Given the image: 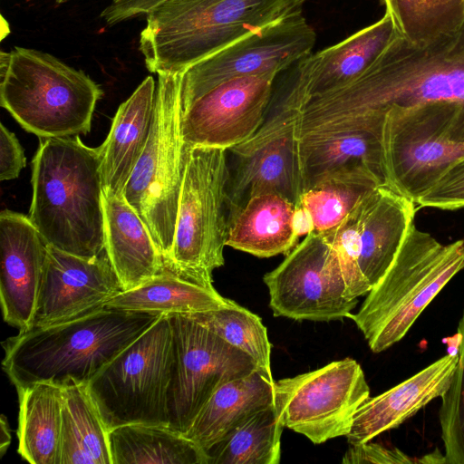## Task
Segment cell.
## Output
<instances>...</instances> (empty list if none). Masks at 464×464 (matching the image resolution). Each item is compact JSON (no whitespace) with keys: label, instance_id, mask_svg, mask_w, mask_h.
I'll return each instance as SVG.
<instances>
[{"label":"cell","instance_id":"44dd1931","mask_svg":"<svg viewBox=\"0 0 464 464\" xmlns=\"http://www.w3.org/2000/svg\"><path fill=\"white\" fill-rule=\"evenodd\" d=\"M458 353H449L390 390L369 397L357 410L349 444L371 441L381 433L398 428L450 388Z\"/></svg>","mask_w":464,"mask_h":464},{"label":"cell","instance_id":"f1b7e54d","mask_svg":"<svg viewBox=\"0 0 464 464\" xmlns=\"http://www.w3.org/2000/svg\"><path fill=\"white\" fill-rule=\"evenodd\" d=\"M228 298L213 285H203L169 270L130 290L121 291L105 304L108 308L159 314H190L225 307Z\"/></svg>","mask_w":464,"mask_h":464},{"label":"cell","instance_id":"8d00e7d4","mask_svg":"<svg viewBox=\"0 0 464 464\" xmlns=\"http://www.w3.org/2000/svg\"><path fill=\"white\" fill-rule=\"evenodd\" d=\"M431 39L459 30L464 24V0H420Z\"/></svg>","mask_w":464,"mask_h":464},{"label":"cell","instance_id":"5b68a950","mask_svg":"<svg viewBox=\"0 0 464 464\" xmlns=\"http://www.w3.org/2000/svg\"><path fill=\"white\" fill-rule=\"evenodd\" d=\"M464 269V240L444 245L412 222L391 266L351 314L370 349L400 342L420 314Z\"/></svg>","mask_w":464,"mask_h":464},{"label":"cell","instance_id":"b9f144b4","mask_svg":"<svg viewBox=\"0 0 464 464\" xmlns=\"http://www.w3.org/2000/svg\"><path fill=\"white\" fill-rule=\"evenodd\" d=\"M0 455L3 456L10 445L11 435L6 418L2 415L0 426Z\"/></svg>","mask_w":464,"mask_h":464},{"label":"cell","instance_id":"cb8c5ba5","mask_svg":"<svg viewBox=\"0 0 464 464\" xmlns=\"http://www.w3.org/2000/svg\"><path fill=\"white\" fill-rule=\"evenodd\" d=\"M274 383L257 369L222 384L185 435L207 451L251 415L275 404Z\"/></svg>","mask_w":464,"mask_h":464},{"label":"cell","instance_id":"5bb4252c","mask_svg":"<svg viewBox=\"0 0 464 464\" xmlns=\"http://www.w3.org/2000/svg\"><path fill=\"white\" fill-rule=\"evenodd\" d=\"M263 280L275 316L298 321L341 320L350 318L358 303L346 297L339 259L317 232L305 236Z\"/></svg>","mask_w":464,"mask_h":464},{"label":"cell","instance_id":"74e56055","mask_svg":"<svg viewBox=\"0 0 464 464\" xmlns=\"http://www.w3.org/2000/svg\"><path fill=\"white\" fill-rule=\"evenodd\" d=\"M343 464H411L418 463L399 449L372 442L350 444L342 459Z\"/></svg>","mask_w":464,"mask_h":464},{"label":"cell","instance_id":"4dcf8cb0","mask_svg":"<svg viewBox=\"0 0 464 464\" xmlns=\"http://www.w3.org/2000/svg\"><path fill=\"white\" fill-rule=\"evenodd\" d=\"M382 185L367 167L347 166L314 178L297 203L310 213L314 232L321 233L337 226L365 197Z\"/></svg>","mask_w":464,"mask_h":464},{"label":"cell","instance_id":"7c38bea8","mask_svg":"<svg viewBox=\"0 0 464 464\" xmlns=\"http://www.w3.org/2000/svg\"><path fill=\"white\" fill-rule=\"evenodd\" d=\"M173 336L169 427L185 434L222 384L257 370L253 359L189 314H169Z\"/></svg>","mask_w":464,"mask_h":464},{"label":"cell","instance_id":"2e32d148","mask_svg":"<svg viewBox=\"0 0 464 464\" xmlns=\"http://www.w3.org/2000/svg\"><path fill=\"white\" fill-rule=\"evenodd\" d=\"M276 76L232 79L189 102H179L183 142L189 148L229 150L251 138L265 122Z\"/></svg>","mask_w":464,"mask_h":464},{"label":"cell","instance_id":"ba28073f","mask_svg":"<svg viewBox=\"0 0 464 464\" xmlns=\"http://www.w3.org/2000/svg\"><path fill=\"white\" fill-rule=\"evenodd\" d=\"M226 150L189 149L167 270L188 280L213 285L212 273L225 263L228 233Z\"/></svg>","mask_w":464,"mask_h":464},{"label":"cell","instance_id":"836d02e7","mask_svg":"<svg viewBox=\"0 0 464 464\" xmlns=\"http://www.w3.org/2000/svg\"><path fill=\"white\" fill-rule=\"evenodd\" d=\"M458 363L441 397L439 420L447 464H464V311L459 322Z\"/></svg>","mask_w":464,"mask_h":464},{"label":"cell","instance_id":"7a4b0ae2","mask_svg":"<svg viewBox=\"0 0 464 464\" xmlns=\"http://www.w3.org/2000/svg\"><path fill=\"white\" fill-rule=\"evenodd\" d=\"M160 316L103 307L34 326L2 343V367L15 388L37 382L88 383Z\"/></svg>","mask_w":464,"mask_h":464},{"label":"cell","instance_id":"6da1fadb","mask_svg":"<svg viewBox=\"0 0 464 464\" xmlns=\"http://www.w3.org/2000/svg\"><path fill=\"white\" fill-rule=\"evenodd\" d=\"M436 102L464 111V24L422 44L400 35L357 80L305 103L298 130L301 136L346 126L382 127L392 107Z\"/></svg>","mask_w":464,"mask_h":464},{"label":"cell","instance_id":"30bf717a","mask_svg":"<svg viewBox=\"0 0 464 464\" xmlns=\"http://www.w3.org/2000/svg\"><path fill=\"white\" fill-rule=\"evenodd\" d=\"M179 73H159L154 121L123 197L149 229L165 264L169 257L189 147L179 123Z\"/></svg>","mask_w":464,"mask_h":464},{"label":"cell","instance_id":"83f0119b","mask_svg":"<svg viewBox=\"0 0 464 464\" xmlns=\"http://www.w3.org/2000/svg\"><path fill=\"white\" fill-rule=\"evenodd\" d=\"M59 464H112L109 429L87 383L63 386Z\"/></svg>","mask_w":464,"mask_h":464},{"label":"cell","instance_id":"ffe728a7","mask_svg":"<svg viewBox=\"0 0 464 464\" xmlns=\"http://www.w3.org/2000/svg\"><path fill=\"white\" fill-rule=\"evenodd\" d=\"M414 217L415 203L385 185L361 201L356 254L362 295L385 274Z\"/></svg>","mask_w":464,"mask_h":464},{"label":"cell","instance_id":"ac0fdd59","mask_svg":"<svg viewBox=\"0 0 464 464\" xmlns=\"http://www.w3.org/2000/svg\"><path fill=\"white\" fill-rule=\"evenodd\" d=\"M400 35L385 13L378 22L342 42L296 63L295 81L280 107L300 111L309 101L337 91L361 77Z\"/></svg>","mask_w":464,"mask_h":464},{"label":"cell","instance_id":"8992f818","mask_svg":"<svg viewBox=\"0 0 464 464\" xmlns=\"http://www.w3.org/2000/svg\"><path fill=\"white\" fill-rule=\"evenodd\" d=\"M103 92L53 55L15 46L0 53V104L39 138L87 134Z\"/></svg>","mask_w":464,"mask_h":464},{"label":"cell","instance_id":"3957f363","mask_svg":"<svg viewBox=\"0 0 464 464\" xmlns=\"http://www.w3.org/2000/svg\"><path fill=\"white\" fill-rule=\"evenodd\" d=\"M28 218L45 241L63 252L93 257L105 250L103 187L98 147L79 135L40 138L33 160Z\"/></svg>","mask_w":464,"mask_h":464},{"label":"cell","instance_id":"60d3db41","mask_svg":"<svg viewBox=\"0 0 464 464\" xmlns=\"http://www.w3.org/2000/svg\"><path fill=\"white\" fill-rule=\"evenodd\" d=\"M294 227L298 237L314 232V226L310 213L299 203L295 205Z\"/></svg>","mask_w":464,"mask_h":464},{"label":"cell","instance_id":"d590c367","mask_svg":"<svg viewBox=\"0 0 464 464\" xmlns=\"http://www.w3.org/2000/svg\"><path fill=\"white\" fill-rule=\"evenodd\" d=\"M402 37L414 44L432 40L429 34L420 0H382Z\"/></svg>","mask_w":464,"mask_h":464},{"label":"cell","instance_id":"4fadbf2b","mask_svg":"<svg viewBox=\"0 0 464 464\" xmlns=\"http://www.w3.org/2000/svg\"><path fill=\"white\" fill-rule=\"evenodd\" d=\"M316 41L302 13L272 22L179 72V102L239 77L275 74L307 55Z\"/></svg>","mask_w":464,"mask_h":464},{"label":"cell","instance_id":"e575fe53","mask_svg":"<svg viewBox=\"0 0 464 464\" xmlns=\"http://www.w3.org/2000/svg\"><path fill=\"white\" fill-rule=\"evenodd\" d=\"M416 204L444 210L464 208V157L451 165Z\"/></svg>","mask_w":464,"mask_h":464},{"label":"cell","instance_id":"7402d4cb","mask_svg":"<svg viewBox=\"0 0 464 464\" xmlns=\"http://www.w3.org/2000/svg\"><path fill=\"white\" fill-rule=\"evenodd\" d=\"M157 83L146 77L118 108L104 142L98 147L103 193L123 196L125 186L150 136Z\"/></svg>","mask_w":464,"mask_h":464},{"label":"cell","instance_id":"d4e9b609","mask_svg":"<svg viewBox=\"0 0 464 464\" xmlns=\"http://www.w3.org/2000/svg\"><path fill=\"white\" fill-rule=\"evenodd\" d=\"M295 204L274 192L251 197L228 222L227 246L258 257L287 255L298 242Z\"/></svg>","mask_w":464,"mask_h":464},{"label":"cell","instance_id":"4316f807","mask_svg":"<svg viewBox=\"0 0 464 464\" xmlns=\"http://www.w3.org/2000/svg\"><path fill=\"white\" fill-rule=\"evenodd\" d=\"M382 129L348 127L301 135L310 182L316 177L352 165H363L385 185Z\"/></svg>","mask_w":464,"mask_h":464},{"label":"cell","instance_id":"8fae6325","mask_svg":"<svg viewBox=\"0 0 464 464\" xmlns=\"http://www.w3.org/2000/svg\"><path fill=\"white\" fill-rule=\"evenodd\" d=\"M274 389L283 426L314 444L347 436L357 410L370 397L361 365L349 357L276 381Z\"/></svg>","mask_w":464,"mask_h":464},{"label":"cell","instance_id":"603a6c76","mask_svg":"<svg viewBox=\"0 0 464 464\" xmlns=\"http://www.w3.org/2000/svg\"><path fill=\"white\" fill-rule=\"evenodd\" d=\"M105 249L123 291L167 271L149 229L123 196L103 193Z\"/></svg>","mask_w":464,"mask_h":464},{"label":"cell","instance_id":"d6a6232c","mask_svg":"<svg viewBox=\"0 0 464 464\" xmlns=\"http://www.w3.org/2000/svg\"><path fill=\"white\" fill-rule=\"evenodd\" d=\"M196 321L249 355L271 382V343L261 318L228 299L220 309L190 314Z\"/></svg>","mask_w":464,"mask_h":464},{"label":"cell","instance_id":"f35d334b","mask_svg":"<svg viewBox=\"0 0 464 464\" xmlns=\"http://www.w3.org/2000/svg\"><path fill=\"white\" fill-rule=\"evenodd\" d=\"M26 165L24 149L15 134L0 124V180L18 178Z\"/></svg>","mask_w":464,"mask_h":464},{"label":"cell","instance_id":"277c9868","mask_svg":"<svg viewBox=\"0 0 464 464\" xmlns=\"http://www.w3.org/2000/svg\"><path fill=\"white\" fill-rule=\"evenodd\" d=\"M305 0H166L146 14L140 51L148 70L179 73L241 37L303 13Z\"/></svg>","mask_w":464,"mask_h":464},{"label":"cell","instance_id":"7bdbcfd3","mask_svg":"<svg viewBox=\"0 0 464 464\" xmlns=\"http://www.w3.org/2000/svg\"><path fill=\"white\" fill-rule=\"evenodd\" d=\"M417 460L418 463H446L444 454L442 455L439 450L429 453Z\"/></svg>","mask_w":464,"mask_h":464},{"label":"cell","instance_id":"9a60e30c","mask_svg":"<svg viewBox=\"0 0 464 464\" xmlns=\"http://www.w3.org/2000/svg\"><path fill=\"white\" fill-rule=\"evenodd\" d=\"M299 111L281 108L248 140L229 150L237 157L227 187L228 222L258 194H280L295 205L309 186Z\"/></svg>","mask_w":464,"mask_h":464},{"label":"cell","instance_id":"9c48e42d","mask_svg":"<svg viewBox=\"0 0 464 464\" xmlns=\"http://www.w3.org/2000/svg\"><path fill=\"white\" fill-rule=\"evenodd\" d=\"M172 368V329L163 314L87 383L109 430L131 423L169 426Z\"/></svg>","mask_w":464,"mask_h":464},{"label":"cell","instance_id":"ee69618b","mask_svg":"<svg viewBox=\"0 0 464 464\" xmlns=\"http://www.w3.org/2000/svg\"><path fill=\"white\" fill-rule=\"evenodd\" d=\"M57 4H63V3H65L69 0H55Z\"/></svg>","mask_w":464,"mask_h":464},{"label":"cell","instance_id":"1f68e13d","mask_svg":"<svg viewBox=\"0 0 464 464\" xmlns=\"http://www.w3.org/2000/svg\"><path fill=\"white\" fill-rule=\"evenodd\" d=\"M284 428L275 404L262 409L206 451L208 464H278Z\"/></svg>","mask_w":464,"mask_h":464},{"label":"cell","instance_id":"f546056e","mask_svg":"<svg viewBox=\"0 0 464 464\" xmlns=\"http://www.w3.org/2000/svg\"><path fill=\"white\" fill-rule=\"evenodd\" d=\"M112 464H208L185 434L166 425L131 423L109 430Z\"/></svg>","mask_w":464,"mask_h":464},{"label":"cell","instance_id":"ab89813d","mask_svg":"<svg viewBox=\"0 0 464 464\" xmlns=\"http://www.w3.org/2000/svg\"><path fill=\"white\" fill-rule=\"evenodd\" d=\"M166 0H112L101 13L108 25H113L127 19L147 14L151 9Z\"/></svg>","mask_w":464,"mask_h":464},{"label":"cell","instance_id":"484cf974","mask_svg":"<svg viewBox=\"0 0 464 464\" xmlns=\"http://www.w3.org/2000/svg\"><path fill=\"white\" fill-rule=\"evenodd\" d=\"M16 391L19 455L31 464H59L63 386L37 382Z\"/></svg>","mask_w":464,"mask_h":464},{"label":"cell","instance_id":"d6986e66","mask_svg":"<svg viewBox=\"0 0 464 464\" xmlns=\"http://www.w3.org/2000/svg\"><path fill=\"white\" fill-rule=\"evenodd\" d=\"M49 244L28 216L0 213V301L5 323L19 332L33 326Z\"/></svg>","mask_w":464,"mask_h":464},{"label":"cell","instance_id":"52a82bcc","mask_svg":"<svg viewBox=\"0 0 464 464\" xmlns=\"http://www.w3.org/2000/svg\"><path fill=\"white\" fill-rule=\"evenodd\" d=\"M382 146L385 186L416 204L464 157V111L446 102L392 107Z\"/></svg>","mask_w":464,"mask_h":464},{"label":"cell","instance_id":"e0dca14e","mask_svg":"<svg viewBox=\"0 0 464 464\" xmlns=\"http://www.w3.org/2000/svg\"><path fill=\"white\" fill-rule=\"evenodd\" d=\"M121 291L106 249L97 256L83 257L49 245L32 327L102 309Z\"/></svg>","mask_w":464,"mask_h":464}]
</instances>
